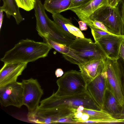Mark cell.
<instances>
[{"label":"cell","mask_w":124,"mask_h":124,"mask_svg":"<svg viewBox=\"0 0 124 124\" xmlns=\"http://www.w3.org/2000/svg\"><path fill=\"white\" fill-rule=\"evenodd\" d=\"M52 47L47 43L26 39L21 40L7 51L0 61L4 63H28L46 57Z\"/></svg>","instance_id":"1"},{"label":"cell","mask_w":124,"mask_h":124,"mask_svg":"<svg viewBox=\"0 0 124 124\" xmlns=\"http://www.w3.org/2000/svg\"><path fill=\"white\" fill-rule=\"evenodd\" d=\"M69 47V52L63 56L71 63L78 65L94 60H105L107 58L98 43L93 42L90 39H76Z\"/></svg>","instance_id":"2"},{"label":"cell","mask_w":124,"mask_h":124,"mask_svg":"<svg viewBox=\"0 0 124 124\" xmlns=\"http://www.w3.org/2000/svg\"><path fill=\"white\" fill-rule=\"evenodd\" d=\"M80 106L95 110L101 109L87 90L79 94L62 97L57 96L53 93L40 102L37 109H47L60 107L77 108Z\"/></svg>","instance_id":"3"},{"label":"cell","mask_w":124,"mask_h":124,"mask_svg":"<svg viewBox=\"0 0 124 124\" xmlns=\"http://www.w3.org/2000/svg\"><path fill=\"white\" fill-rule=\"evenodd\" d=\"M34 8L36 19V30L43 39L48 38L55 41L69 46L74 40L65 35L54 21L51 20L46 13L45 9L40 0H35Z\"/></svg>","instance_id":"4"},{"label":"cell","mask_w":124,"mask_h":124,"mask_svg":"<svg viewBox=\"0 0 124 124\" xmlns=\"http://www.w3.org/2000/svg\"><path fill=\"white\" fill-rule=\"evenodd\" d=\"M56 83L57 91L53 93L58 97L72 95L84 92L86 90L87 83L81 72L72 70L66 72Z\"/></svg>","instance_id":"5"},{"label":"cell","mask_w":124,"mask_h":124,"mask_svg":"<svg viewBox=\"0 0 124 124\" xmlns=\"http://www.w3.org/2000/svg\"><path fill=\"white\" fill-rule=\"evenodd\" d=\"M117 60L107 58L105 60L104 71L107 89L112 93L122 107L124 103L122 89L123 75Z\"/></svg>","instance_id":"6"},{"label":"cell","mask_w":124,"mask_h":124,"mask_svg":"<svg viewBox=\"0 0 124 124\" xmlns=\"http://www.w3.org/2000/svg\"><path fill=\"white\" fill-rule=\"evenodd\" d=\"M90 19L102 23L111 33L122 35L123 23L121 13L117 7H113L108 5L103 6L95 11Z\"/></svg>","instance_id":"7"},{"label":"cell","mask_w":124,"mask_h":124,"mask_svg":"<svg viewBox=\"0 0 124 124\" xmlns=\"http://www.w3.org/2000/svg\"><path fill=\"white\" fill-rule=\"evenodd\" d=\"M23 89V105L27 108V115L35 112L39 105L43 91L38 80L31 78L23 79L21 82Z\"/></svg>","instance_id":"8"},{"label":"cell","mask_w":124,"mask_h":124,"mask_svg":"<svg viewBox=\"0 0 124 124\" xmlns=\"http://www.w3.org/2000/svg\"><path fill=\"white\" fill-rule=\"evenodd\" d=\"M23 89L17 81L0 87V102L2 106H13L20 108L23 105Z\"/></svg>","instance_id":"9"},{"label":"cell","mask_w":124,"mask_h":124,"mask_svg":"<svg viewBox=\"0 0 124 124\" xmlns=\"http://www.w3.org/2000/svg\"><path fill=\"white\" fill-rule=\"evenodd\" d=\"M107 89L105 73L103 70L87 84L86 90L101 109L103 108Z\"/></svg>","instance_id":"10"},{"label":"cell","mask_w":124,"mask_h":124,"mask_svg":"<svg viewBox=\"0 0 124 124\" xmlns=\"http://www.w3.org/2000/svg\"><path fill=\"white\" fill-rule=\"evenodd\" d=\"M95 42L100 45L107 58L118 60L121 45L124 43V35L110 34L101 37Z\"/></svg>","instance_id":"11"},{"label":"cell","mask_w":124,"mask_h":124,"mask_svg":"<svg viewBox=\"0 0 124 124\" xmlns=\"http://www.w3.org/2000/svg\"><path fill=\"white\" fill-rule=\"evenodd\" d=\"M27 63L7 62L4 64L0 70V87L17 81L27 67Z\"/></svg>","instance_id":"12"},{"label":"cell","mask_w":124,"mask_h":124,"mask_svg":"<svg viewBox=\"0 0 124 124\" xmlns=\"http://www.w3.org/2000/svg\"><path fill=\"white\" fill-rule=\"evenodd\" d=\"M105 60H94L78 65L80 72L87 84L103 71L105 66Z\"/></svg>","instance_id":"13"},{"label":"cell","mask_w":124,"mask_h":124,"mask_svg":"<svg viewBox=\"0 0 124 124\" xmlns=\"http://www.w3.org/2000/svg\"><path fill=\"white\" fill-rule=\"evenodd\" d=\"M108 0H92L83 6L70 9L79 19L85 23L90 19L92 15L96 10L108 5Z\"/></svg>","instance_id":"14"},{"label":"cell","mask_w":124,"mask_h":124,"mask_svg":"<svg viewBox=\"0 0 124 124\" xmlns=\"http://www.w3.org/2000/svg\"><path fill=\"white\" fill-rule=\"evenodd\" d=\"M121 108L117 100L112 93L107 89L103 110L117 118Z\"/></svg>","instance_id":"15"},{"label":"cell","mask_w":124,"mask_h":124,"mask_svg":"<svg viewBox=\"0 0 124 124\" xmlns=\"http://www.w3.org/2000/svg\"><path fill=\"white\" fill-rule=\"evenodd\" d=\"M3 5L0 7V10L5 12L8 18L11 16L13 17L17 24H19L24 20L19 11V8L15 0H2Z\"/></svg>","instance_id":"16"},{"label":"cell","mask_w":124,"mask_h":124,"mask_svg":"<svg viewBox=\"0 0 124 124\" xmlns=\"http://www.w3.org/2000/svg\"><path fill=\"white\" fill-rule=\"evenodd\" d=\"M71 2V0H45L43 5L45 9L53 14L67 10Z\"/></svg>","instance_id":"17"},{"label":"cell","mask_w":124,"mask_h":124,"mask_svg":"<svg viewBox=\"0 0 124 124\" xmlns=\"http://www.w3.org/2000/svg\"><path fill=\"white\" fill-rule=\"evenodd\" d=\"M52 16L56 25L65 35L73 40L78 38L69 32L65 25L67 24L73 25L70 19L65 18L60 13L53 14Z\"/></svg>","instance_id":"18"},{"label":"cell","mask_w":124,"mask_h":124,"mask_svg":"<svg viewBox=\"0 0 124 124\" xmlns=\"http://www.w3.org/2000/svg\"><path fill=\"white\" fill-rule=\"evenodd\" d=\"M44 42L48 44L57 51L63 54H66L69 51V46L52 40L48 38L43 39Z\"/></svg>","instance_id":"19"},{"label":"cell","mask_w":124,"mask_h":124,"mask_svg":"<svg viewBox=\"0 0 124 124\" xmlns=\"http://www.w3.org/2000/svg\"><path fill=\"white\" fill-rule=\"evenodd\" d=\"M19 8L27 11H29L34 8L35 0H15Z\"/></svg>","instance_id":"20"},{"label":"cell","mask_w":124,"mask_h":124,"mask_svg":"<svg viewBox=\"0 0 124 124\" xmlns=\"http://www.w3.org/2000/svg\"><path fill=\"white\" fill-rule=\"evenodd\" d=\"M85 23L91 29H98L112 34L110 32L105 25L100 21L91 19Z\"/></svg>","instance_id":"21"},{"label":"cell","mask_w":124,"mask_h":124,"mask_svg":"<svg viewBox=\"0 0 124 124\" xmlns=\"http://www.w3.org/2000/svg\"><path fill=\"white\" fill-rule=\"evenodd\" d=\"M65 25L69 32L77 38H85L83 33L78 27L69 24H66Z\"/></svg>","instance_id":"22"},{"label":"cell","mask_w":124,"mask_h":124,"mask_svg":"<svg viewBox=\"0 0 124 124\" xmlns=\"http://www.w3.org/2000/svg\"><path fill=\"white\" fill-rule=\"evenodd\" d=\"M91 29V33L95 41L101 37L109 34H111L98 29Z\"/></svg>","instance_id":"23"},{"label":"cell","mask_w":124,"mask_h":124,"mask_svg":"<svg viewBox=\"0 0 124 124\" xmlns=\"http://www.w3.org/2000/svg\"><path fill=\"white\" fill-rule=\"evenodd\" d=\"M92 0H71V4L67 10L77 8L88 3Z\"/></svg>","instance_id":"24"},{"label":"cell","mask_w":124,"mask_h":124,"mask_svg":"<svg viewBox=\"0 0 124 124\" xmlns=\"http://www.w3.org/2000/svg\"><path fill=\"white\" fill-rule=\"evenodd\" d=\"M117 60L121 68L122 73V91L124 97V66L123 64V61L120 57Z\"/></svg>","instance_id":"25"},{"label":"cell","mask_w":124,"mask_h":124,"mask_svg":"<svg viewBox=\"0 0 124 124\" xmlns=\"http://www.w3.org/2000/svg\"><path fill=\"white\" fill-rule=\"evenodd\" d=\"M120 0H108V5L113 7H117Z\"/></svg>","instance_id":"26"},{"label":"cell","mask_w":124,"mask_h":124,"mask_svg":"<svg viewBox=\"0 0 124 124\" xmlns=\"http://www.w3.org/2000/svg\"><path fill=\"white\" fill-rule=\"evenodd\" d=\"M80 29L81 31H85L87 29V25L84 22L80 20L78 22Z\"/></svg>","instance_id":"27"},{"label":"cell","mask_w":124,"mask_h":124,"mask_svg":"<svg viewBox=\"0 0 124 124\" xmlns=\"http://www.w3.org/2000/svg\"><path fill=\"white\" fill-rule=\"evenodd\" d=\"M120 2L121 3V14L123 25H124V0H120L119 2Z\"/></svg>","instance_id":"28"},{"label":"cell","mask_w":124,"mask_h":124,"mask_svg":"<svg viewBox=\"0 0 124 124\" xmlns=\"http://www.w3.org/2000/svg\"><path fill=\"white\" fill-rule=\"evenodd\" d=\"M123 44H122L121 46L119 51V56L124 62V45Z\"/></svg>","instance_id":"29"},{"label":"cell","mask_w":124,"mask_h":124,"mask_svg":"<svg viewBox=\"0 0 124 124\" xmlns=\"http://www.w3.org/2000/svg\"><path fill=\"white\" fill-rule=\"evenodd\" d=\"M63 74V72L61 69H57L55 70V74L57 78L62 76Z\"/></svg>","instance_id":"30"},{"label":"cell","mask_w":124,"mask_h":124,"mask_svg":"<svg viewBox=\"0 0 124 124\" xmlns=\"http://www.w3.org/2000/svg\"><path fill=\"white\" fill-rule=\"evenodd\" d=\"M117 118L124 119V103L121 107L120 113Z\"/></svg>","instance_id":"31"},{"label":"cell","mask_w":124,"mask_h":124,"mask_svg":"<svg viewBox=\"0 0 124 124\" xmlns=\"http://www.w3.org/2000/svg\"><path fill=\"white\" fill-rule=\"evenodd\" d=\"M4 11L1 10H0V30L2 27L3 16V12Z\"/></svg>","instance_id":"32"},{"label":"cell","mask_w":124,"mask_h":124,"mask_svg":"<svg viewBox=\"0 0 124 124\" xmlns=\"http://www.w3.org/2000/svg\"><path fill=\"white\" fill-rule=\"evenodd\" d=\"M122 35H124V25H123V28L122 32Z\"/></svg>","instance_id":"33"},{"label":"cell","mask_w":124,"mask_h":124,"mask_svg":"<svg viewBox=\"0 0 124 124\" xmlns=\"http://www.w3.org/2000/svg\"></svg>","instance_id":"34"},{"label":"cell","mask_w":124,"mask_h":124,"mask_svg":"<svg viewBox=\"0 0 124 124\" xmlns=\"http://www.w3.org/2000/svg\"></svg>","instance_id":"35"}]
</instances>
